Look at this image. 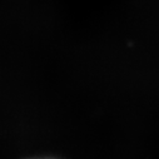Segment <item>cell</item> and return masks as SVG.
Returning <instances> with one entry per match:
<instances>
[]
</instances>
